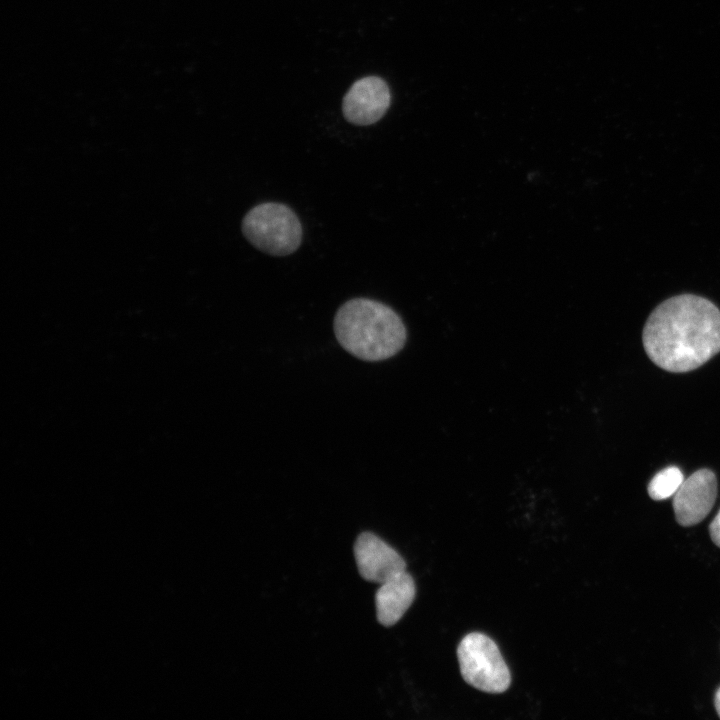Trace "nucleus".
<instances>
[{"mask_svg":"<svg viewBox=\"0 0 720 720\" xmlns=\"http://www.w3.org/2000/svg\"><path fill=\"white\" fill-rule=\"evenodd\" d=\"M642 341L647 356L661 369L695 370L720 352V310L698 295L673 296L651 312Z\"/></svg>","mask_w":720,"mask_h":720,"instance_id":"1","label":"nucleus"},{"mask_svg":"<svg viewBox=\"0 0 720 720\" xmlns=\"http://www.w3.org/2000/svg\"><path fill=\"white\" fill-rule=\"evenodd\" d=\"M333 328L340 345L365 361L394 356L407 339L406 327L391 307L363 297L350 299L340 306Z\"/></svg>","mask_w":720,"mask_h":720,"instance_id":"2","label":"nucleus"},{"mask_svg":"<svg viewBox=\"0 0 720 720\" xmlns=\"http://www.w3.org/2000/svg\"><path fill=\"white\" fill-rule=\"evenodd\" d=\"M241 230L250 244L272 256L295 252L303 235L296 213L278 202H264L251 208L242 220Z\"/></svg>","mask_w":720,"mask_h":720,"instance_id":"3","label":"nucleus"},{"mask_svg":"<svg viewBox=\"0 0 720 720\" xmlns=\"http://www.w3.org/2000/svg\"><path fill=\"white\" fill-rule=\"evenodd\" d=\"M457 656L463 679L484 692L502 693L511 683L510 671L495 642L485 634H467Z\"/></svg>","mask_w":720,"mask_h":720,"instance_id":"4","label":"nucleus"},{"mask_svg":"<svg viewBox=\"0 0 720 720\" xmlns=\"http://www.w3.org/2000/svg\"><path fill=\"white\" fill-rule=\"evenodd\" d=\"M717 496L714 472L702 468L694 472L674 494L673 509L677 522L684 527L701 522L711 511Z\"/></svg>","mask_w":720,"mask_h":720,"instance_id":"5","label":"nucleus"},{"mask_svg":"<svg viewBox=\"0 0 720 720\" xmlns=\"http://www.w3.org/2000/svg\"><path fill=\"white\" fill-rule=\"evenodd\" d=\"M391 94L387 83L380 77L368 76L357 80L343 98L345 119L359 126L379 121L390 106Z\"/></svg>","mask_w":720,"mask_h":720,"instance_id":"6","label":"nucleus"},{"mask_svg":"<svg viewBox=\"0 0 720 720\" xmlns=\"http://www.w3.org/2000/svg\"><path fill=\"white\" fill-rule=\"evenodd\" d=\"M354 556L360 576L382 584L406 571L401 555L372 532H362L354 544Z\"/></svg>","mask_w":720,"mask_h":720,"instance_id":"7","label":"nucleus"},{"mask_svg":"<svg viewBox=\"0 0 720 720\" xmlns=\"http://www.w3.org/2000/svg\"><path fill=\"white\" fill-rule=\"evenodd\" d=\"M414 579L404 571L380 585L375 594L376 616L385 627L395 625L415 599Z\"/></svg>","mask_w":720,"mask_h":720,"instance_id":"8","label":"nucleus"},{"mask_svg":"<svg viewBox=\"0 0 720 720\" xmlns=\"http://www.w3.org/2000/svg\"><path fill=\"white\" fill-rule=\"evenodd\" d=\"M684 481L681 470L676 466H669L659 471L648 484V494L653 500L667 499L677 492Z\"/></svg>","mask_w":720,"mask_h":720,"instance_id":"9","label":"nucleus"},{"mask_svg":"<svg viewBox=\"0 0 720 720\" xmlns=\"http://www.w3.org/2000/svg\"><path fill=\"white\" fill-rule=\"evenodd\" d=\"M711 540L720 547V510L709 525Z\"/></svg>","mask_w":720,"mask_h":720,"instance_id":"10","label":"nucleus"},{"mask_svg":"<svg viewBox=\"0 0 720 720\" xmlns=\"http://www.w3.org/2000/svg\"><path fill=\"white\" fill-rule=\"evenodd\" d=\"M714 703H715V708L718 713V716L720 717V687L716 691Z\"/></svg>","mask_w":720,"mask_h":720,"instance_id":"11","label":"nucleus"}]
</instances>
